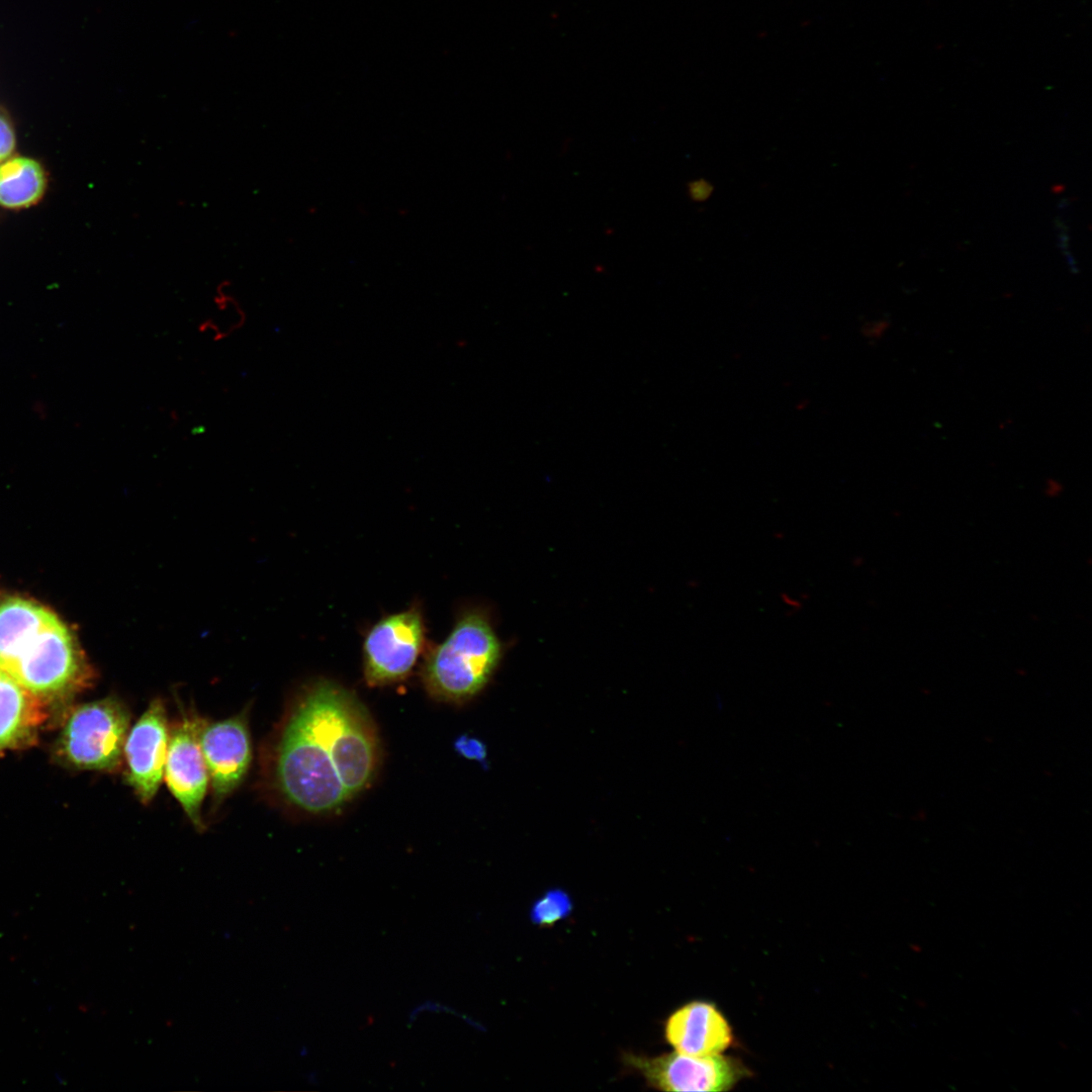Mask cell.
Listing matches in <instances>:
<instances>
[{
    "mask_svg": "<svg viewBox=\"0 0 1092 1092\" xmlns=\"http://www.w3.org/2000/svg\"><path fill=\"white\" fill-rule=\"evenodd\" d=\"M374 722L358 698L330 679L302 687L268 752L272 790L310 816L340 812L374 781L380 764Z\"/></svg>",
    "mask_w": 1092,
    "mask_h": 1092,
    "instance_id": "6da1fadb",
    "label": "cell"
},
{
    "mask_svg": "<svg viewBox=\"0 0 1092 1092\" xmlns=\"http://www.w3.org/2000/svg\"><path fill=\"white\" fill-rule=\"evenodd\" d=\"M0 669L47 708L90 688L96 671L76 633L50 608L0 593Z\"/></svg>",
    "mask_w": 1092,
    "mask_h": 1092,
    "instance_id": "7a4b0ae2",
    "label": "cell"
},
{
    "mask_svg": "<svg viewBox=\"0 0 1092 1092\" xmlns=\"http://www.w3.org/2000/svg\"><path fill=\"white\" fill-rule=\"evenodd\" d=\"M504 651L488 613L477 607L467 609L425 657L421 669L424 688L435 700L464 703L485 688Z\"/></svg>",
    "mask_w": 1092,
    "mask_h": 1092,
    "instance_id": "3957f363",
    "label": "cell"
},
{
    "mask_svg": "<svg viewBox=\"0 0 1092 1092\" xmlns=\"http://www.w3.org/2000/svg\"><path fill=\"white\" fill-rule=\"evenodd\" d=\"M131 715L117 697L79 705L68 714L58 739V752L70 766L84 770L116 771Z\"/></svg>",
    "mask_w": 1092,
    "mask_h": 1092,
    "instance_id": "277c9868",
    "label": "cell"
},
{
    "mask_svg": "<svg viewBox=\"0 0 1092 1092\" xmlns=\"http://www.w3.org/2000/svg\"><path fill=\"white\" fill-rule=\"evenodd\" d=\"M426 644L422 610L412 606L375 623L363 642V672L370 687H383L406 678Z\"/></svg>",
    "mask_w": 1092,
    "mask_h": 1092,
    "instance_id": "5b68a950",
    "label": "cell"
},
{
    "mask_svg": "<svg viewBox=\"0 0 1092 1092\" xmlns=\"http://www.w3.org/2000/svg\"><path fill=\"white\" fill-rule=\"evenodd\" d=\"M624 1061L662 1091H728L748 1075L740 1061L721 1054L695 1057L674 1052L652 1058L627 1054Z\"/></svg>",
    "mask_w": 1092,
    "mask_h": 1092,
    "instance_id": "8992f818",
    "label": "cell"
},
{
    "mask_svg": "<svg viewBox=\"0 0 1092 1092\" xmlns=\"http://www.w3.org/2000/svg\"><path fill=\"white\" fill-rule=\"evenodd\" d=\"M203 722V718L189 713L173 723L164 769L168 789L198 830L203 828L201 806L209 783L199 741Z\"/></svg>",
    "mask_w": 1092,
    "mask_h": 1092,
    "instance_id": "52a82bcc",
    "label": "cell"
},
{
    "mask_svg": "<svg viewBox=\"0 0 1092 1092\" xmlns=\"http://www.w3.org/2000/svg\"><path fill=\"white\" fill-rule=\"evenodd\" d=\"M170 728L162 699H154L127 733L125 779L143 804L157 795L164 778Z\"/></svg>",
    "mask_w": 1092,
    "mask_h": 1092,
    "instance_id": "ba28073f",
    "label": "cell"
},
{
    "mask_svg": "<svg viewBox=\"0 0 1092 1092\" xmlns=\"http://www.w3.org/2000/svg\"><path fill=\"white\" fill-rule=\"evenodd\" d=\"M199 741L213 798L222 801L243 783L251 763L247 713L216 722L204 720Z\"/></svg>",
    "mask_w": 1092,
    "mask_h": 1092,
    "instance_id": "9c48e42d",
    "label": "cell"
},
{
    "mask_svg": "<svg viewBox=\"0 0 1092 1092\" xmlns=\"http://www.w3.org/2000/svg\"><path fill=\"white\" fill-rule=\"evenodd\" d=\"M667 1042L675 1052L704 1057L722 1054L733 1042L729 1022L714 1003L695 1000L670 1014L664 1025Z\"/></svg>",
    "mask_w": 1092,
    "mask_h": 1092,
    "instance_id": "30bf717a",
    "label": "cell"
},
{
    "mask_svg": "<svg viewBox=\"0 0 1092 1092\" xmlns=\"http://www.w3.org/2000/svg\"><path fill=\"white\" fill-rule=\"evenodd\" d=\"M47 712L37 698L0 669V753L32 744Z\"/></svg>",
    "mask_w": 1092,
    "mask_h": 1092,
    "instance_id": "8fae6325",
    "label": "cell"
},
{
    "mask_svg": "<svg viewBox=\"0 0 1092 1092\" xmlns=\"http://www.w3.org/2000/svg\"><path fill=\"white\" fill-rule=\"evenodd\" d=\"M47 188L42 166L28 157H10L0 163V205L9 209L35 204Z\"/></svg>",
    "mask_w": 1092,
    "mask_h": 1092,
    "instance_id": "7c38bea8",
    "label": "cell"
},
{
    "mask_svg": "<svg viewBox=\"0 0 1092 1092\" xmlns=\"http://www.w3.org/2000/svg\"><path fill=\"white\" fill-rule=\"evenodd\" d=\"M571 910L568 895L561 890H552L533 904L530 915L535 924L549 926L565 918Z\"/></svg>",
    "mask_w": 1092,
    "mask_h": 1092,
    "instance_id": "4fadbf2b",
    "label": "cell"
},
{
    "mask_svg": "<svg viewBox=\"0 0 1092 1092\" xmlns=\"http://www.w3.org/2000/svg\"><path fill=\"white\" fill-rule=\"evenodd\" d=\"M426 1013L454 1015L459 1018L462 1015V1013H459L456 1009L446 1003L428 999L420 1002L410 1010L407 1020L410 1023H414L420 1016Z\"/></svg>",
    "mask_w": 1092,
    "mask_h": 1092,
    "instance_id": "5bb4252c",
    "label": "cell"
},
{
    "mask_svg": "<svg viewBox=\"0 0 1092 1092\" xmlns=\"http://www.w3.org/2000/svg\"><path fill=\"white\" fill-rule=\"evenodd\" d=\"M14 149V127L7 113L0 109V163L10 158Z\"/></svg>",
    "mask_w": 1092,
    "mask_h": 1092,
    "instance_id": "9a60e30c",
    "label": "cell"
},
{
    "mask_svg": "<svg viewBox=\"0 0 1092 1092\" xmlns=\"http://www.w3.org/2000/svg\"><path fill=\"white\" fill-rule=\"evenodd\" d=\"M713 184L705 178L694 179L687 186L689 198L697 203L707 201L713 195Z\"/></svg>",
    "mask_w": 1092,
    "mask_h": 1092,
    "instance_id": "2e32d148",
    "label": "cell"
},
{
    "mask_svg": "<svg viewBox=\"0 0 1092 1092\" xmlns=\"http://www.w3.org/2000/svg\"><path fill=\"white\" fill-rule=\"evenodd\" d=\"M455 750L461 755L470 759H482L484 756V747L476 739L462 735L454 744Z\"/></svg>",
    "mask_w": 1092,
    "mask_h": 1092,
    "instance_id": "e0dca14e",
    "label": "cell"
},
{
    "mask_svg": "<svg viewBox=\"0 0 1092 1092\" xmlns=\"http://www.w3.org/2000/svg\"><path fill=\"white\" fill-rule=\"evenodd\" d=\"M307 1081H308V1082H309L310 1084H313V1085H316V1084H318V1083H320V1077H318V1074H317V1072H315V1071H313V1072H310V1073H309V1074L307 1075Z\"/></svg>",
    "mask_w": 1092,
    "mask_h": 1092,
    "instance_id": "ac0fdd59",
    "label": "cell"
}]
</instances>
